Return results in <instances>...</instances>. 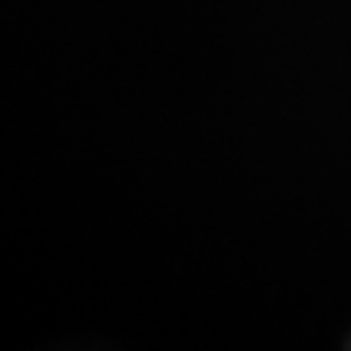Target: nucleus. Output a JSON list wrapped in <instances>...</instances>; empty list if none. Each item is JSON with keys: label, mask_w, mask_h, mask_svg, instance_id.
Listing matches in <instances>:
<instances>
[]
</instances>
